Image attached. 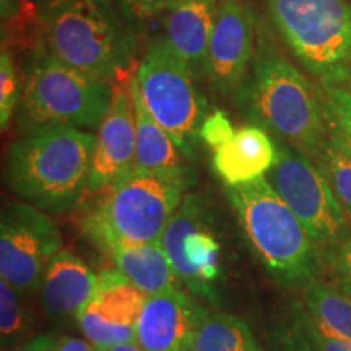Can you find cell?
<instances>
[{
	"label": "cell",
	"instance_id": "6da1fadb",
	"mask_svg": "<svg viewBox=\"0 0 351 351\" xmlns=\"http://www.w3.org/2000/svg\"><path fill=\"white\" fill-rule=\"evenodd\" d=\"M95 143L91 132L77 127L21 132L5 152V186L49 215L72 212L88 194Z\"/></svg>",
	"mask_w": 351,
	"mask_h": 351
},
{
	"label": "cell",
	"instance_id": "7a4b0ae2",
	"mask_svg": "<svg viewBox=\"0 0 351 351\" xmlns=\"http://www.w3.org/2000/svg\"><path fill=\"white\" fill-rule=\"evenodd\" d=\"M257 29L251 80L239 96L257 125L315 161L330 137L319 90L278 51L265 25Z\"/></svg>",
	"mask_w": 351,
	"mask_h": 351
},
{
	"label": "cell",
	"instance_id": "3957f363",
	"mask_svg": "<svg viewBox=\"0 0 351 351\" xmlns=\"http://www.w3.org/2000/svg\"><path fill=\"white\" fill-rule=\"evenodd\" d=\"M244 238L263 270L282 287L304 289L324 269L322 247L311 238L267 178L226 187Z\"/></svg>",
	"mask_w": 351,
	"mask_h": 351
},
{
	"label": "cell",
	"instance_id": "277c9868",
	"mask_svg": "<svg viewBox=\"0 0 351 351\" xmlns=\"http://www.w3.org/2000/svg\"><path fill=\"white\" fill-rule=\"evenodd\" d=\"M39 21L38 47L69 67L114 83L134 62L137 33L112 0H72Z\"/></svg>",
	"mask_w": 351,
	"mask_h": 351
},
{
	"label": "cell",
	"instance_id": "5b68a950",
	"mask_svg": "<svg viewBox=\"0 0 351 351\" xmlns=\"http://www.w3.org/2000/svg\"><path fill=\"white\" fill-rule=\"evenodd\" d=\"M112 90V82L69 67L38 47L21 82L19 134L44 127H98Z\"/></svg>",
	"mask_w": 351,
	"mask_h": 351
},
{
	"label": "cell",
	"instance_id": "8992f818",
	"mask_svg": "<svg viewBox=\"0 0 351 351\" xmlns=\"http://www.w3.org/2000/svg\"><path fill=\"white\" fill-rule=\"evenodd\" d=\"M186 192L155 176L134 173L99 192L93 207L83 215V232L108 252L117 245L155 243Z\"/></svg>",
	"mask_w": 351,
	"mask_h": 351
},
{
	"label": "cell",
	"instance_id": "52a82bcc",
	"mask_svg": "<svg viewBox=\"0 0 351 351\" xmlns=\"http://www.w3.org/2000/svg\"><path fill=\"white\" fill-rule=\"evenodd\" d=\"M265 2L275 32L320 85L351 80V3L348 0Z\"/></svg>",
	"mask_w": 351,
	"mask_h": 351
},
{
	"label": "cell",
	"instance_id": "ba28073f",
	"mask_svg": "<svg viewBox=\"0 0 351 351\" xmlns=\"http://www.w3.org/2000/svg\"><path fill=\"white\" fill-rule=\"evenodd\" d=\"M135 77L145 106L184 156L194 161L202 124L208 116L207 99L197 85L199 75L165 39H160L145 52Z\"/></svg>",
	"mask_w": 351,
	"mask_h": 351
},
{
	"label": "cell",
	"instance_id": "9c48e42d",
	"mask_svg": "<svg viewBox=\"0 0 351 351\" xmlns=\"http://www.w3.org/2000/svg\"><path fill=\"white\" fill-rule=\"evenodd\" d=\"M276 163L265 178L320 247L339 243L348 234V225L327 176L288 143L276 142Z\"/></svg>",
	"mask_w": 351,
	"mask_h": 351
},
{
	"label": "cell",
	"instance_id": "30bf717a",
	"mask_svg": "<svg viewBox=\"0 0 351 351\" xmlns=\"http://www.w3.org/2000/svg\"><path fill=\"white\" fill-rule=\"evenodd\" d=\"M62 236L49 213L26 202H12L0 215V278L23 295L41 289Z\"/></svg>",
	"mask_w": 351,
	"mask_h": 351
},
{
	"label": "cell",
	"instance_id": "8fae6325",
	"mask_svg": "<svg viewBox=\"0 0 351 351\" xmlns=\"http://www.w3.org/2000/svg\"><path fill=\"white\" fill-rule=\"evenodd\" d=\"M182 288L212 306L219 304L221 245L210 230L208 213L197 194H186L161 236Z\"/></svg>",
	"mask_w": 351,
	"mask_h": 351
},
{
	"label": "cell",
	"instance_id": "7c38bea8",
	"mask_svg": "<svg viewBox=\"0 0 351 351\" xmlns=\"http://www.w3.org/2000/svg\"><path fill=\"white\" fill-rule=\"evenodd\" d=\"M256 15L247 0H221L202 77L223 98L239 96L252 64Z\"/></svg>",
	"mask_w": 351,
	"mask_h": 351
},
{
	"label": "cell",
	"instance_id": "4fadbf2b",
	"mask_svg": "<svg viewBox=\"0 0 351 351\" xmlns=\"http://www.w3.org/2000/svg\"><path fill=\"white\" fill-rule=\"evenodd\" d=\"M137 150L134 101L129 78L114 82L112 98L98 125L88 194H99L134 174Z\"/></svg>",
	"mask_w": 351,
	"mask_h": 351
},
{
	"label": "cell",
	"instance_id": "5bb4252c",
	"mask_svg": "<svg viewBox=\"0 0 351 351\" xmlns=\"http://www.w3.org/2000/svg\"><path fill=\"white\" fill-rule=\"evenodd\" d=\"M145 300L147 295L134 287L119 270H103L95 295L78 315V328L98 348L135 341Z\"/></svg>",
	"mask_w": 351,
	"mask_h": 351
},
{
	"label": "cell",
	"instance_id": "9a60e30c",
	"mask_svg": "<svg viewBox=\"0 0 351 351\" xmlns=\"http://www.w3.org/2000/svg\"><path fill=\"white\" fill-rule=\"evenodd\" d=\"M205 313L207 307L182 288L147 296L135 341L143 351H192Z\"/></svg>",
	"mask_w": 351,
	"mask_h": 351
},
{
	"label": "cell",
	"instance_id": "2e32d148",
	"mask_svg": "<svg viewBox=\"0 0 351 351\" xmlns=\"http://www.w3.org/2000/svg\"><path fill=\"white\" fill-rule=\"evenodd\" d=\"M129 85L134 101L135 125H137L134 173L155 176L189 191V187L195 181L189 160L179 150L173 137L158 124L145 106L135 72L129 77Z\"/></svg>",
	"mask_w": 351,
	"mask_h": 351
},
{
	"label": "cell",
	"instance_id": "e0dca14e",
	"mask_svg": "<svg viewBox=\"0 0 351 351\" xmlns=\"http://www.w3.org/2000/svg\"><path fill=\"white\" fill-rule=\"evenodd\" d=\"M96 275L80 257L60 251L52 258L41 283L43 309L54 324L78 319L98 287Z\"/></svg>",
	"mask_w": 351,
	"mask_h": 351
},
{
	"label": "cell",
	"instance_id": "ac0fdd59",
	"mask_svg": "<svg viewBox=\"0 0 351 351\" xmlns=\"http://www.w3.org/2000/svg\"><path fill=\"white\" fill-rule=\"evenodd\" d=\"M221 0H169L163 12L165 41L202 77Z\"/></svg>",
	"mask_w": 351,
	"mask_h": 351
},
{
	"label": "cell",
	"instance_id": "d6986e66",
	"mask_svg": "<svg viewBox=\"0 0 351 351\" xmlns=\"http://www.w3.org/2000/svg\"><path fill=\"white\" fill-rule=\"evenodd\" d=\"M276 142L263 127L244 125L230 142L213 152L212 166L226 187L265 178L276 163Z\"/></svg>",
	"mask_w": 351,
	"mask_h": 351
},
{
	"label": "cell",
	"instance_id": "ffe728a7",
	"mask_svg": "<svg viewBox=\"0 0 351 351\" xmlns=\"http://www.w3.org/2000/svg\"><path fill=\"white\" fill-rule=\"evenodd\" d=\"M116 269L147 296L181 289L182 285L160 241L124 244L109 251Z\"/></svg>",
	"mask_w": 351,
	"mask_h": 351
},
{
	"label": "cell",
	"instance_id": "44dd1931",
	"mask_svg": "<svg viewBox=\"0 0 351 351\" xmlns=\"http://www.w3.org/2000/svg\"><path fill=\"white\" fill-rule=\"evenodd\" d=\"M301 307L332 335L351 341V296L337 285L315 278L301 289Z\"/></svg>",
	"mask_w": 351,
	"mask_h": 351
},
{
	"label": "cell",
	"instance_id": "7402d4cb",
	"mask_svg": "<svg viewBox=\"0 0 351 351\" xmlns=\"http://www.w3.org/2000/svg\"><path fill=\"white\" fill-rule=\"evenodd\" d=\"M192 351H263L244 319L208 311L200 320Z\"/></svg>",
	"mask_w": 351,
	"mask_h": 351
},
{
	"label": "cell",
	"instance_id": "603a6c76",
	"mask_svg": "<svg viewBox=\"0 0 351 351\" xmlns=\"http://www.w3.org/2000/svg\"><path fill=\"white\" fill-rule=\"evenodd\" d=\"M23 293L0 278V337L2 351H15L29 332V313Z\"/></svg>",
	"mask_w": 351,
	"mask_h": 351
},
{
	"label": "cell",
	"instance_id": "cb8c5ba5",
	"mask_svg": "<svg viewBox=\"0 0 351 351\" xmlns=\"http://www.w3.org/2000/svg\"><path fill=\"white\" fill-rule=\"evenodd\" d=\"M320 101L328 132L340 135L351 143V80L320 85Z\"/></svg>",
	"mask_w": 351,
	"mask_h": 351
},
{
	"label": "cell",
	"instance_id": "d4e9b609",
	"mask_svg": "<svg viewBox=\"0 0 351 351\" xmlns=\"http://www.w3.org/2000/svg\"><path fill=\"white\" fill-rule=\"evenodd\" d=\"M314 163L327 176L337 199L351 213V158L333 145L328 137V143Z\"/></svg>",
	"mask_w": 351,
	"mask_h": 351
},
{
	"label": "cell",
	"instance_id": "484cf974",
	"mask_svg": "<svg viewBox=\"0 0 351 351\" xmlns=\"http://www.w3.org/2000/svg\"><path fill=\"white\" fill-rule=\"evenodd\" d=\"M21 98V83L13 62L12 51L2 46L0 54V127L8 129L13 112L19 108Z\"/></svg>",
	"mask_w": 351,
	"mask_h": 351
},
{
	"label": "cell",
	"instance_id": "4316f807",
	"mask_svg": "<svg viewBox=\"0 0 351 351\" xmlns=\"http://www.w3.org/2000/svg\"><path fill=\"white\" fill-rule=\"evenodd\" d=\"M322 252L324 265L330 269L337 287H340L346 295L351 296V232L339 243L322 249Z\"/></svg>",
	"mask_w": 351,
	"mask_h": 351
},
{
	"label": "cell",
	"instance_id": "83f0119b",
	"mask_svg": "<svg viewBox=\"0 0 351 351\" xmlns=\"http://www.w3.org/2000/svg\"><path fill=\"white\" fill-rule=\"evenodd\" d=\"M293 317L296 319V322L300 324L302 332L306 333L307 339L313 341V345L317 348V351H351V341L332 335V333L320 328L317 324L304 313L301 304H298L295 307Z\"/></svg>",
	"mask_w": 351,
	"mask_h": 351
},
{
	"label": "cell",
	"instance_id": "f1b7e54d",
	"mask_svg": "<svg viewBox=\"0 0 351 351\" xmlns=\"http://www.w3.org/2000/svg\"><path fill=\"white\" fill-rule=\"evenodd\" d=\"M234 127L230 117L221 109H215L205 117L200 129V142H204L212 152H217L223 145L234 137Z\"/></svg>",
	"mask_w": 351,
	"mask_h": 351
},
{
	"label": "cell",
	"instance_id": "f546056e",
	"mask_svg": "<svg viewBox=\"0 0 351 351\" xmlns=\"http://www.w3.org/2000/svg\"><path fill=\"white\" fill-rule=\"evenodd\" d=\"M271 341L275 351H317L293 315L275 327L271 332Z\"/></svg>",
	"mask_w": 351,
	"mask_h": 351
},
{
	"label": "cell",
	"instance_id": "4dcf8cb0",
	"mask_svg": "<svg viewBox=\"0 0 351 351\" xmlns=\"http://www.w3.org/2000/svg\"><path fill=\"white\" fill-rule=\"evenodd\" d=\"M169 0H117V5L127 21L137 28L163 15Z\"/></svg>",
	"mask_w": 351,
	"mask_h": 351
},
{
	"label": "cell",
	"instance_id": "1f68e13d",
	"mask_svg": "<svg viewBox=\"0 0 351 351\" xmlns=\"http://www.w3.org/2000/svg\"><path fill=\"white\" fill-rule=\"evenodd\" d=\"M15 351H57V337L54 333H43V335L26 340Z\"/></svg>",
	"mask_w": 351,
	"mask_h": 351
},
{
	"label": "cell",
	"instance_id": "d6a6232c",
	"mask_svg": "<svg viewBox=\"0 0 351 351\" xmlns=\"http://www.w3.org/2000/svg\"><path fill=\"white\" fill-rule=\"evenodd\" d=\"M96 346L86 339H75V337L62 335L57 339V351H95Z\"/></svg>",
	"mask_w": 351,
	"mask_h": 351
},
{
	"label": "cell",
	"instance_id": "836d02e7",
	"mask_svg": "<svg viewBox=\"0 0 351 351\" xmlns=\"http://www.w3.org/2000/svg\"><path fill=\"white\" fill-rule=\"evenodd\" d=\"M36 2V10H38V16L43 19V16H47L49 13L59 10L64 5L72 2V0H34Z\"/></svg>",
	"mask_w": 351,
	"mask_h": 351
},
{
	"label": "cell",
	"instance_id": "e575fe53",
	"mask_svg": "<svg viewBox=\"0 0 351 351\" xmlns=\"http://www.w3.org/2000/svg\"><path fill=\"white\" fill-rule=\"evenodd\" d=\"M95 351H143V350L137 341H129V343H121V345L111 346V348H98V346H96Z\"/></svg>",
	"mask_w": 351,
	"mask_h": 351
},
{
	"label": "cell",
	"instance_id": "d590c367",
	"mask_svg": "<svg viewBox=\"0 0 351 351\" xmlns=\"http://www.w3.org/2000/svg\"><path fill=\"white\" fill-rule=\"evenodd\" d=\"M330 142L333 145H337V147H339L340 150L345 153V155H348L351 158V143L348 142V140H345L343 137H340V135H337V134H333V132H330Z\"/></svg>",
	"mask_w": 351,
	"mask_h": 351
}]
</instances>
